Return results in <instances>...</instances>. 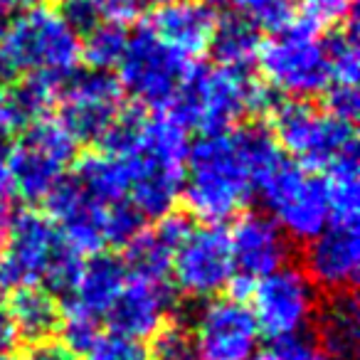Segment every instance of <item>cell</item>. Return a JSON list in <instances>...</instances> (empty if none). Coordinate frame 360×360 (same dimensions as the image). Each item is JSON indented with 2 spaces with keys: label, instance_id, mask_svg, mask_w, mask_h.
I'll return each mask as SVG.
<instances>
[{
  "label": "cell",
  "instance_id": "obj_1",
  "mask_svg": "<svg viewBox=\"0 0 360 360\" xmlns=\"http://www.w3.org/2000/svg\"><path fill=\"white\" fill-rule=\"evenodd\" d=\"M279 158L281 150L269 131L227 129L202 134L188 148L180 195L193 215L220 225L245 210Z\"/></svg>",
  "mask_w": 360,
  "mask_h": 360
},
{
  "label": "cell",
  "instance_id": "obj_2",
  "mask_svg": "<svg viewBox=\"0 0 360 360\" xmlns=\"http://www.w3.org/2000/svg\"><path fill=\"white\" fill-rule=\"evenodd\" d=\"M101 148L121 153L131 170L129 202L139 215L160 220L170 215L183 193L188 131L168 114H121L101 141Z\"/></svg>",
  "mask_w": 360,
  "mask_h": 360
},
{
  "label": "cell",
  "instance_id": "obj_3",
  "mask_svg": "<svg viewBox=\"0 0 360 360\" xmlns=\"http://www.w3.org/2000/svg\"><path fill=\"white\" fill-rule=\"evenodd\" d=\"M82 62V37L47 6L20 8L0 32V89L27 75L67 79Z\"/></svg>",
  "mask_w": 360,
  "mask_h": 360
},
{
  "label": "cell",
  "instance_id": "obj_4",
  "mask_svg": "<svg viewBox=\"0 0 360 360\" xmlns=\"http://www.w3.org/2000/svg\"><path fill=\"white\" fill-rule=\"evenodd\" d=\"M77 255L47 215L25 210L8 227V245L0 255V291L11 294L22 286L47 284L50 291L67 294L82 269Z\"/></svg>",
  "mask_w": 360,
  "mask_h": 360
},
{
  "label": "cell",
  "instance_id": "obj_5",
  "mask_svg": "<svg viewBox=\"0 0 360 360\" xmlns=\"http://www.w3.org/2000/svg\"><path fill=\"white\" fill-rule=\"evenodd\" d=\"M266 106V91L240 67H191L170 101L168 116L183 129L217 134L235 129L250 114L264 111Z\"/></svg>",
  "mask_w": 360,
  "mask_h": 360
},
{
  "label": "cell",
  "instance_id": "obj_6",
  "mask_svg": "<svg viewBox=\"0 0 360 360\" xmlns=\"http://www.w3.org/2000/svg\"><path fill=\"white\" fill-rule=\"evenodd\" d=\"M50 220L77 255H101L106 247L124 250L141 230L143 217L131 202H104L75 178L62 180L47 195Z\"/></svg>",
  "mask_w": 360,
  "mask_h": 360
},
{
  "label": "cell",
  "instance_id": "obj_7",
  "mask_svg": "<svg viewBox=\"0 0 360 360\" xmlns=\"http://www.w3.org/2000/svg\"><path fill=\"white\" fill-rule=\"evenodd\" d=\"M257 62L269 89L286 99L306 101L330 84L323 37L309 20L289 22L269 42H262Z\"/></svg>",
  "mask_w": 360,
  "mask_h": 360
},
{
  "label": "cell",
  "instance_id": "obj_8",
  "mask_svg": "<svg viewBox=\"0 0 360 360\" xmlns=\"http://www.w3.org/2000/svg\"><path fill=\"white\" fill-rule=\"evenodd\" d=\"M271 139L289 155V160L304 168H328L340 155L358 153L355 129L348 121L330 116L326 109L306 101L286 99L269 111Z\"/></svg>",
  "mask_w": 360,
  "mask_h": 360
},
{
  "label": "cell",
  "instance_id": "obj_9",
  "mask_svg": "<svg viewBox=\"0 0 360 360\" xmlns=\"http://www.w3.org/2000/svg\"><path fill=\"white\" fill-rule=\"evenodd\" d=\"M257 193L264 200L266 215L289 240L309 242L330 222L323 180L284 155L262 178Z\"/></svg>",
  "mask_w": 360,
  "mask_h": 360
},
{
  "label": "cell",
  "instance_id": "obj_10",
  "mask_svg": "<svg viewBox=\"0 0 360 360\" xmlns=\"http://www.w3.org/2000/svg\"><path fill=\"white\" fill-rule=\"evenodd\" d=\"M79 143L57 119H37L30 124L8 158L13 191L30 202L47 200L65 180Z\"/></svg>",
  "mask_w": 360,
  "mask_h": 360
},
{
  "label": "cell",
  "instance_id": "obj_11",
  "mask_svg": "<svg viewBox=\"0 0 360 360\" xmlns=\"http://www.w3.org/2000/svg\"><path fill=\"white\" fill-rule=\"evenodd\" d=\"M114 70L119 72L116 82L124 94L146 109L163 111L191 72V62L163 45L148 27H141L129 35L124 55Z\"/></svg>",
  "mask_w": 360,
  "mask_h": 360
},
{
  "label": "cell",
  "instance_id": "obj_12",
  "mask_svg": "<svg viewBox=\"0 0 360 360\" xmlns=\"http://www.w3.org/2000/svg\"><path fill=\"white\" fill-rule=\"evenodd\" d=\"M252 316L264 338L284 340L291 335H304L311 326L319 306V289L311 284L304 269L281 266L262 279L252 281Z\"/></svg>",
  "mask_w": 360,
  "mask_h": 360
},
{
  "label": "cell",
  "instance_id": "obj_13",
  "mask_svg": "<svg viewBox=\"0 0 360 360\" xmlns=\"http://www.w3.org/2000/svg\"><path fill=\"white\" fill-rule=\"evenodd\" d=\"M178 291L188 299H212L235 281L230 237L222 225H200L186 232L170 259Z\"/></svg>",
  "mask_w": 360,
  "mask_h": 360
},
{
  "label": "cell",
  "instance_id": "obj_14",
  "mask_svg": "<svg viewBox=\"0 0 360 360\" xmlns=\"http://www.w3.org/2000/svg\"><path fill=\"white\" fill-rule=\"evenodd\" d=\"M57 104V121L75 136L77 143H101L124 114V91L109 72H75L62 82Z\"/></svg>",
  "mask_w": 360,
  "mask_h": 360
},
{
  "label": "cell",
  "instance_id": "obj_15",
  "mask_svg": "<svg viewBox=\"0 0 360 360\" xmlns=\"http://www.w3.org/2000/svg\"><path fill=\"white\" fill-rule=\"evenodd\" d=\"M191 335L195 360H252L262 338L250 306L235 296L200 306Z\"/></svg>",
  "mask_w": 360,
  "mask_h": 360
},
{
  "label": "cell",
  "instance_id": "obj_16",
  "mask_svg": "<svg viewBox=\"0 0 360 360\" xmlns=\"http://www.w3.org/2000/svg\"><path fill=\"white\" fill-rule=\"evenodd\" d=\"M304 274L328 294L350 291L360 271V237L355 222H328L306 242Z\"/></svg>",
  "mask_w": 360,
  "mask_h": 360
},
{
  "label": "cell",
  "instance_id": "obj_17",
  "mask_svg": "<svg viewBox=\"0 0 360 360\" xmlns=\"http://www.w3.org/2000/svg\"><path fill=\"white\" fill-rule=\"evenodd\" d=\"M175 296L168 279H153V276H136L126 271V281L119 296L111 304L106 321L111 333L129 335V338L143 340L153 338L173 311Z\"/></svg>",
  "mask_w": 360,
  "mask_h": 360
},
{
  "label": "cell",
  "instance_id": "obj_18",
  "mask_svg": "<svg viewBox=\"0 0 360 360\" xmlns=\"http://www.w3.org/2000/svg\"><path fill=\"white\" fill-rule=\"evenodd\" d=\"M227 237H230L232 264L240 281L252 284L281 266H289L291 240L264 212H247L237 217Z\"/></svg>",
  "mask_w": 360,
  "mask_h": 360
},
{
  "label": "cell",
  "instance_id": "obj_19",
  "mask_svg": "<svg viewBox=\"0 0 360 360\" xmlns=\"http://www.w3.org/2000/svg\"><path fill=\"white\" fill-rule=\"evenodd\" d=\"M217 18L202 0H168L150 15L148 30L188 62L210 50Z\"/></svg>",
  "mask_w": 360,
  "mask_h": 360
},
{
  "label": "cell",
  "instance_id": "obj_20",
  "mask_svg": "<svg viewBox=\"0 0 360 360\" xmlns=\"http://www.w3.org/2000/svg\"><path fill=\"white\" fill-rule=\"evenodd\" d=\"M316 348L326 360H358L360 355V306L353 291H335L314 314Z\"/></svg>",
  "mask_w": 360,
  "mask_h": 360
},
{
  "label": "cell",
  "instance_id": "obj_21",
  "mask_svg": "<svg viewBox=\"0 0 360 360\" xmlns=\"http://www.w3.org/2000/svg\"><path fill=\"white\" fill-rule=\"evenodd\" d=\"M126 281V266L111 255H94L84 262L77 274L72 289L67 291L65 311L89 316V319H106L111 304L119 296Z\"/></svg>",
  "mask_w": 360,
  "mask_h": 360
},
{
  "label": "cell",
  "instance_id": "obj_22",
  "mask_svg": "<svg viewBox=\"0 0 360 360\" xmlns=\"http://www.w3.org/2000/svg\"><path fill=\"white\" fill-rule=\"evenodd\" d=\"M191 230V222L183 215H165L158 220L153 230H141L129 245L124 247L126 271L136 276H153V279H168L170 259L178 242Z\"/></svg>",
  "mask_w": 360,
  "mask_h": 360
},
{
  "label": "cell",
  "instance_id": "obj_23",
  "mask_svg": "<svg viewBox=\"0 0 360 360\" xmlns=\"http://www.w3.org/2000/svg\"><path fill=\"white\" fill-rule=\"evenodd\" d=\"M6 311L15 338L25 343H47L60 328V306L52 291L42 286H22L11 291Z\"/></svg>",
  "mask_w": 360,
  "mask_h": 360
},
{
  "label": "cell",
  "instance_id": "obj_24",
  "mask_svg": "<svg viewBox=\"0 0 360 360\" xmlns=\"http://www.w3.org/2000/svg\"><path fill=\"white\" fill-rule=\"evenodd\" d=\"M75 180L104 202H129L131 170L121 153L101 148L84 155L77 165Z\"/></svg>",
  "mask_w": 360,
  "mask_h": 360
},
{
  "label": "cell",
  "instance_id": "obj_25",
  "mask_svg": "<svg viewBox=\"0 0 360 360\" xmlns=\"http://www.w3.org/2000/svg\"><path fill=\"white\" fill-rule=\"evenodd\" d=\"M323 191L328 202L330 222H355L360 210L358 153L340 155L326 168Z\"/></svg>",
  "mask_w": 360,
  "mask_h": 360
},
{
  "label": "cell",
  "instance_id": "obj_26",
  "mask_svg": "<svg viewBox=\"0 0 360 360\" xmlns=\"http://www.w3.org/2000/svg\"><path fill=\"white\" fill-rule=\"evenodd\" d=\"M210 50L215 52L217 65L240 67L245 70L250 62L257 60L262 50V32L252 27L240 15H227L217 20L215 32H212Z\"/></svg>",
  "mask_w": 360,
  "mask_h": 360
},
{
  "label": "cell",
  "instance_id": "obj_27",
  "mask_svg": "<svg viewBox=\"0 0 360 360\" xmlns=\"http://www.w3.org/2000/svg\"><path fill=\"white\" fill-rule=\"evenodd\" d=\"M65 79H52V77L42 75H27L20 77L15 86H13L8 101H11L13 111H15L18 121H37L45 119L47 109L52 104H57V94H60V86Z\"/></svg>",
  "mask_w": 360,
  "mask_h": 360
},
{
  "label": "cell",
  "instance_id": "obj_28",
  "mask_svg": "<svg viewBox=\"0 0 360 360\" xmlns=\"http://www.w3.org/2000/svg\"><path fill=\"white\" fill-rule=\"evenodd\" d=\"M126 42H129V32L124 22L104 20L91 27L86 35H82V60H86L91 70L109 72L119 65Z\"/></svg>",
  "mask_w": 360,
  "mask_h": 360
},
{
  "label": "cell",
  "instance_id": "obj_29",
  "mask_svg": "<svg viewBox=\"0 0 360 360\" xmlns=\"http://www.w3.org/2000/svg\"><path fill=\"white\" fill-rule=\"evenodd\" d=\"M326 47V65H328L330 84H353L360 75V50L355 27H340L330 37L323 40Z\"/></svg>",
  "mask_w": 360,
  "mask_h": 360
},
{
  "label": "cell",
  "instance_id": "obj_30",
  "mask_svg": "<svg viewBox=\"0 0 360 360\" xmlns=\"http://www.w3.org/2000/svg\"><path fill=\"white\" fill-rule=\"evenodd\" d=\"M237 15L259 32H279L294 22V0H232Z\"/></svg>",
  "mask_w": 360,
  "mask_h": 360
},
{
  "label": "cell",
  "instance_id": "obj_31",
  "mask_svg": "<svg viewBox=\"0 0 360 360\" xmlns=\"http://www.w3.org/2000/svg\"><path fill=\"white\" fill-rule=\"evenodd\" d=\"M84 360H150V350L143 340L109 330L96 338V343L84 353Z\"/></svg>",
  "mask_w": 360,
  "mask_h": 360
},
{
  "label": "cell",
  "instance_id": "obj_32",
  "mask_svg": "<svg viewBox=\"0 0 360 360\" xmlns=\"http://www.w3.org/2000/svg\"><path fill=\"white\" fill-rule=\"evenodd\" d=\"M153 358L155 360H195L193 335L188 326L165 323L153 335Z\"/></svg>",
  "mask_w": 360,
  "mask_h": 360
},
{
  "label": "cell",
  "instance_id": "obj_33",
  "mask_svg": "<svg viewBox=\"0 0 360 360\" xmlns=\"http://www.w3.org/2000/svg\"><path fill=\"white\" fill-rule=\"evenodd\" d=\"M62 15H65V20L70 22L72 30L79 37L86 35V32L99 25V22L111 20V18L106 15V8L101 0H67Z\"/></svg>",
  "mask_w": 360,
  "mask_h": 360
},
{
  "label": "cell",
  "instance_id": "obj_34",
  "mask_svg": "<svg viewBox=\"0 0 360 360\" xmlns=\"http://www.w3.org/2000/svg\"><path fill=\"white\" fill-rule=\"evenodd\" d=\"M323 94H326V111L330 116H335V119L353 124L360 109L358 89L353 84H328Z\"/></svg>",
  "mask_w": 360,
  "mask_h": 360
},
{
  "label": "cell",
  "instance_id": "obj_35",
  "mask_svg": "<svg viewBox=\"0 0 360 360\" xmlns=\"http://www.w3.org/2000/svg\"><path fill=\"white\" fill-rule=\"evenodd\" d=\"M306 20L319 25H335L343 22L353 13V0H304Z\"/></svg>",
  "mask_w": 360,
  "mask_h": 360
},
{
  "label": "cell",
  "instance_id": "obj_36",
  "mask_svg": "<svg viewBox=\"0 0 360 360\" xmlns=\"http://www.w3.org/2000/svg\"><path fill=\"white\" fill-rule=\"evenodd\" d=\"M269 360H326L316 343L306 335H291L284 340H274V348L266 355Z\"/></svg>",
  "mask_w": 360,
  "mask_h": 360
},
{
  "label": "cell",
  "instance_id": "obj_37",
  "mask_svg": "<svg viewBox=\"0 0 360 360\" xmlns=\"http://www.w3.org/2000/svg\"><path fill=\"white\" fill-rule=\"evenodd\" d=\"M101 3H104L106 15H109L111 20H119L126 25V22L139 15V13L155 11V8L168 3V0H101Z\"/></svg>",
  "mask_w": 360,
  "mask_h": 360
},
{
  "label": "cell",
  "instance_id": "obj_38",
  "mask_svg": "<svg viewBox=\"0 0 360 360\" xmlns=\"http://www.w3.org/2000/svg\"><path fill=\"white\" fill-rule=\"evenodd\" d=\"M18 126H20V121H18L11 101H8L6 94H0V148L11 141V136L15 134Z\"/></svg>",
  "mask_w": 360,
  "mask_h": 360
},
{
  "label": "cell",
  "instance_id": "obj_39",
  "mask_svg": "<svg viewBox=\"0 0 360 360\" xmlns=\"http://www.w3.org/2000/svg\"><path fill=\"white\" fill-rule=\"evenodd\" d=\"M27 360H77L65 345L57 343H40L32 348V353L27 355Z\"/></svg>",
  "mask_w": 360,
  "mask_h": 360
},
{
  "label": "cell",
  "instance_id": "obj_40",
  "mask_svg": "<svg viewBox=\"0 0 360 360\" xmlns=\"http://www.w3.org/2000/svg\"><path fill=\"white\" fill-rule=\"evenodd\" d=\"M15 195L13 191L11 170H8V160L0 155V210H6V205L11 202V198Z\"/></svg>",
  "mask_w": 360,
  "mask_h": 360
},
{
  "label": "cell",
  "instance_id": "obj_41",
  "mask_svg": "<svg viewBox=\"0 0 360 360\" xmlns=\"http://www.w3.org/2000/svg\"><path fill=\"white\" fill-rule=\"evenodd\" d=\"M13 340H15V333H13V326H11V319H8L6 304L0 301V353H6V350L13 345Z\"/></svg>",
  "mask_w": 360,
  "mask_h": 360
},
{
  "label": "cell",
  "instance_id": "obj_42",
  "mask_svg": "<svg viewBox=\"0 0 360 360\" xmlns=\"http://www.w3.org/2000/svg\"><path fill=\"white\" fill-rule=\"evenodd\" d=\"M20 8H22V0H0V32L6 30L8 22L20 13Z\"/></svg>",
  "mask_w": 360,
  "mask_h": 360
},
{
  "label": "cell",
  "instance_id": "obj_43",
  "mask_svg": "<svg viewBox=\"0 0 360 360\" xmlns=\"http://www.w3.org/2000/svg\"><path fill=\"white\" fill-rule=\"evenodd\" d=\"M8 227H11V217L6 215V210H0V255L8 245Z\"/></svg>",
  "mask_w": 360,
  "mask_h": 360
},
{
  "label": "cell",
  "instance_id": "obj_44",
  "mask_svg": "<svg viewBox=\"0 0 360 360\" xmlns=\"http://www.w3.org/2000/svg\"><path fill=\"white\" fill-rule=\"evenodd\" d=\"M202 3H207V6H230L232 0H202Z\"/></svg>",
  "mask_w": 360,
  "mask_h": 360
},
{
  "label": "cell",
  "instance_id": "obj_45",
  "mask_svg": "<svg viewBox=\"0 0 360 360\" xmlns=\"http://www.w3.org/2000/svg\"><path fill=\"white\" fill-rule=\"evenodd\" d=\"M0 360H20V358H15V355H11V353L6 350V353H0Z\"/></svg>",
  "mask_w": 360,
  "mask_h": 360
},
{
  "label": "cell",
  "instance_id": "obj_46",
  "mask_svg": "<svg viewBox=\"0 0 360 360\" xmlns=\"http://www.w3.org/2000/svg\"><path fill=\"white\" fill-rule=\"evenodd\" d=\"M252 360H269V358H259V355H255V358H252Z\"/></svg>",
  "mask_w": 360,
  "mask_h": 360
},
{
  "label": "cell",
  "instance_id": "obj_47",
  "mask_svg": "<svg viewBox=\"0 0 360 360\" xmlns=\"http://www.w3.org/2000/svg\"><path fill=\"white\" fill-rule=\"evenodd\" d=\"M62 3H67V0H62Z\"/></svg>",
  "mask_w": 360,
  "mask_h": 360
}]
</instances>
